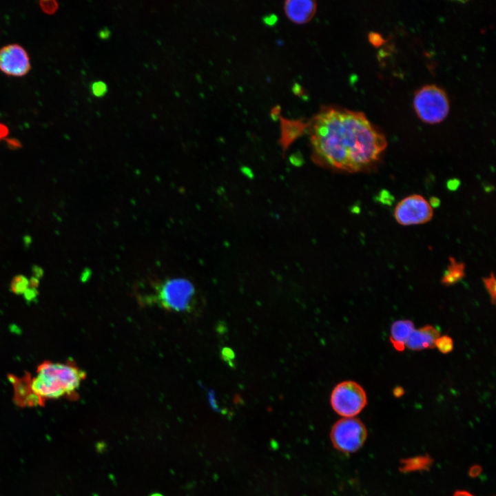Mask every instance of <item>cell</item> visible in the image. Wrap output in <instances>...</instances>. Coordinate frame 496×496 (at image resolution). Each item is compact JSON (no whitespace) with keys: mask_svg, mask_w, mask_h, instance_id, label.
Segmentation results:
<instances>
[{"mask_svg":"<svg viewBox=\"0 0 496 496\" xmlns=\"http://www.w3.org/2000/svg\"><path fill=\"white\" fill-rule=\"evenodd\" d=\"M40 4L43 10L49 14L53 13L58 8V4L54 1H41Z\"/></svg>","mask_w":496,"mask_h":496,"instance_id":"18","label":"cell"},{"mask_svg":"<svg viewBox=\"0 0 496 496\" xmlns=\"http://www.w3.org/2000/svg\"><path fill=\"white\" fill-rule=\"evenodd\" d=\"M453 496H474L466 490H457L453 494Z\"/></svg>","mask_w":496,"mask_h":496,"instance_id":"21","label":"cell"},{"mask_svg":"<svg viewBox=\"0 0 496 496\" xmlns=\"http://www.w3.org/2000/svg\"><path fill=\"white\" fill-rule=\"evenodd\" d=\"M393 394L395 397H400L404 393V389L401 386H397L393 389Z\"/></svg>","mask_w":496,"mask_h":496,"instance_id":"20","label":"cell"},{"mask_svg":"<svg viewBox=\"0 0 496 496\" xmlns=\"http://www.w3.org/2000/svg\"><path fill=\"white\" fill-rule=\"evenodd\" d=\"M367 429L356 417H343L337 421L331 431L333 446L339 451L349 453L358 451L367 437Z\"/></svg>","mask_w":496,"mask_h":496,"instance_id":"6","label":"cell"},{"mask_svg":"<svg viewBox=\"0 0 496 496\" xmlns=\"http://www.w3.org/2000/svg\"><path fill=\"white\" fill-rule=\"evenodd\" d=\"M430 463L429 457H414L403 460L401 468H402L403 471L420 470L428 467Z\"/></svg>","mask_w":496,"mask_h":496,"instance_id":"14","label":"cell"},{"mask_svg":"<svg viewBox=\"0 0 496 496\" xmlns=\"http://www.w3.org/2000/svg\"><path fill=\"white\" fill-rule=\"evenodd\" d=\"M149 303L178 313L191 312L196 304V291L193 284L183 278L165 280L154 287L145 298Z\"/></svg>","mask_w":496,"mask_h":496,"instance_id":"3","label":"cell"},{"mask_svg":"<svg viewBox=\"0 0 496 496\" xmlns=\"http://www.w3.org/2000/svg\"><path fill=\"white\" fill-rule=\"evenodd\" d=\"M433 216L431 204L419 194L410 195L401 200L394 211L395 220L404 226L426 223Z\"/></svg>","mask_w":496,"mask_h":496,"instance_id":"7","label":"cell"},{"mask_svg":"<svg viewBox=\"0 0 496 496\" xmlns=\"http://www.w3.org/2000/svg\"><path fill=\"white\" fill-rule=\"evenodd\" d=\"M29 281L23 276H17L12 280L11 284L12 290L17 293H21L25 292L28 288Z\"/></svg>","mask_w":496,"mask_h":496,"instance_id":"16","label":"cell"},{"mask_svg":"<svg viewBox=\"0 0 496 496\" xmlns=\"http://www.w3.org/2000/svg\"><path fill=\"white\" fill-rule=\"evenodd\" d=\"M465 265L462 262L457 261L454 258H449V264L442 278V283L445 285H451L464 276Z\"/></svg>","mask_w":496,"mask_h":496,"instance_id":"13","label":"cell"},{"mask_svg":"<svg viewBox=\"0 0 496 496\" xmlns=\"http://www.w3.org/2000/svg\"><path fill=\"white\" fill-rule=\"evenodd\" d=\"M85 373L71 362L45 361L31 377V388L42 406L50 399H76L77 390L85 378Z\"/></svg>","mask_w":496,"mask_h":496,"instance_id":"2","label":"cell"},{"mask_svg":"<svg viewBox=\"0 0 496 496\" xmlns=\"http://www.w3.org/2000/svg\"><path fill=\"white\" fill-rule=\"evenodd\" d=\"M309 132L315 163L351 172L373 164L387 145L364 113L338 107H322Z\"/></svg>","mask_w":496,"mask_h":496,"instance_id":"1","label":"cell"},{"mask_svg":"<svg viewBox=\"0 0 496 496\" xmlns=\"http://www.w3.org/2000/svg\"><path fill=\"white\" fill-rule=\"evenodd\" d=\"M413 107L422 121L435 124L448 116L450 103L447 94L442 88L436 85H426L415 93Z\"/></svg>","mask_w":496,"mask_h":496,"instance_id":"4","label":"cell"},{"mask_svg":"<svg viewBox=\"0 0 496 496\" xmlns=\"http://www.w3.org/2000/svg\"><path fill=\"white\" fill-rule=\"evenodd\" d=\"M440 335V332L435 327L426 325L412 331L406 347L413 351L432 349L435 347V342Z\"/></svg>","mask_w":496,"mask_h":496,"instance_id":"11","label":"cell"},{"mask_svg":"<svg viewBox=\"0 0 496 496\" xmlns=\"http://www.w3.org/2000/svg\"><path fill=\"white\" fill-rule=\"evenodd\" d=\"M435 347L444 354L448 353L453 349V340L448 335H440L435 342Z\"/></svg>","mask_w":496,"mask_h":496,"instance_id":"15","label":"cell"},{"mask_svg":"<svg viewBox=\"0 0 496 496\" xmlns=\"http://www.w3.org/2000/svg\"><path fill=\"white\" fill-rule=\"evenodd\" d=\"M31 377L29 374L22 378L10 375V380L14 386L15 402L21 406H42L32 390Z\"/></svg>","mask_w":496,"mask_h":496,"instance_id":"10","label":"cell"},{"mask_svg":"<svg viewBox=\"0 0 496 496\" xmlns=\"http://www.w3.org/2000/svg\"><path fill=\"white\" fill-rule=\"evenodd\" d=\"M26 50L19 44H10L0 49V70L8 76H22L30 70Z\"/></svg>","mask_w":496,"mask_h":496,"instance_id":"8","label":"cell"},{"mask_svg":"<svg viewBox=\"0 0 496 496\" xmlns=\"http://www.w3.org/2000/svg\"><path fill=\"white\" fill-rule=\"evenodd\" d=\"M414 329V324L409 320H399L392 324L390 341L397 351L404 350L407 340Z\"/></svg>","mask_w":496,"mask_h":496,"instance_id":"12","label":"cell"},{"mask_svg":"<svg viewBox=\"0 0 496 496\" xmlns=\"http://www.w3.org/2000/svg\"><path fill=\"white\" fill-rule=\"evenodd\" d=\"M150 496H163V495H161V494H159V493H154V494H152V495H150Z\"/></svg>","mask_w":496,"mask_h":496,"instance_id":"22","label":"cell"},{"mask_svg":"<svg viewBox=\"0 0 496 496\" xmlns=\"http://www.w3.org/2000/svg\"><path fill=\"white\" fill-rule=\"evenodd\" d=\"M483 282L484 283V286L488 292L491 302L493 304H495V278L494 276V274L491 273V274L487 277L484 278L483 279Z\"/></svg>","mask_w":496,"mask_h":496,"instance_id":"17","label":"cell"},{"mask_svg":"<svg viewBox=\"0 0 496 496\" xmlns=\"http://www.w3.org/2000/svg\"><path fill=\"white\" fill-rule=\"evenodd\" d=\"M92 92L96 96H100L105 92V85L102 83L97 82L92 85Z\"/></svg>","mask_w":496,"mask_h":496,"instance_id":"19","label":"cell"},{"mask_svg":"<svg viewBox=\"0 0 496 496\" xmlns=\"http://www.w3.org/2000/svg\"><path fill=\"white\" fill-rule=\"evenodd\" d=\"M317 5L311 0H287L284 10L287 17L293 23H304L314 16Z\"/></svg>","mask_w":496,"mask_h":496,"instance_id":"9","label":"cell"},{"mask_svg":"<svg viewBox=\"0 0 496 496\" xmlns=\"http://www.w3.org/2000/svg\"><path fill=\"white\" fill-rule=\"evenodd\" d=\"M331 405L334 411L343 417H353L359 414L367 403L364 389L354 381H344L333 389Z\"/></svg>","mask_w":496,"mask_h":496,"instance_id":"5","label":"cell"}]
</instances>
